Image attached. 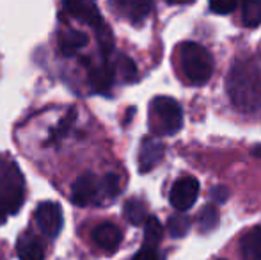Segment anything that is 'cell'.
Masks as SVG:
<instances>
[{
	"label": "cell",
	"mask_w": 261,
	"mask_h": 260,
	"mask_svg": "<svg viewBox=\"0 0 261 260\" xmlns=\"http://www.w3.org/2000/svg\"><path fill=\"white\" fill-rule=\"evenodd\" d=\"M226 89L240 112H261V59L238 61L227 75Z\"/></svg>",
	"instance_id": "cell-1"
},
{
	"label": "cell",
	"mask_w": 261,
	"mask_h": 260,
	"mask_svg": "<svg viewBox=\"0 0 261 260\" xmlns=\"http://www.w3.org/2000/svg\"><path fill=\"white\" fill-rule=\"evenodd\" d=\"M25 200V178L16 162L0 157V221L16 214Z\"/></svg>",
	"instance_id": "cell-2"
},
{
	"label": "cell",
	"mask_w": 261,
	"mask_h": 260,
	"mask_svg": "<svg viewBox=\"0 0 261 260\" xmlns=\"http://www.w3.org/2000/svg\"><path fill=\"white\" fill-rule=\"evenodd\" d=\"M62 6H64V11L69 16L91 25V27L96 31L103 57L109 59V56L114 50L112 32L107 29L103 18H101V14H100V9H98V6L94 4V0H62Z\"/></svg>",
	"instance_id": "cell-3"
},
{
	"label": "cell",
	"mask_w": 261,
	"mask_h": 260,
	"mask_svg": "<svg viewBox=\"0 0 261 260\" xmlns=\"http://www.w3.org/2000/svg\"><path fill=\"white\" fill-rule=\"evenodd\" d=\"M179 66L183 77L194 86L206 84L213 73V59L210 52L199 43L187 41L179 46Z\"/></svg>",
	"instance_id": "cell-4"
},
{
	"label": "cell",
	"mask_w": 261,
	"mask_h": 260,
	"mask_svg": "<svg viewBox=\"0 0 261 260\" xmlns=\"http://www.w3.org/2000/svg\"><path fill=\"white\" fill-rule=\"evenodd\" d=\"M183 125L179 104L171 97H156L149 105V127L156 135H172Z\"/></svg>",
	"instance_id": "cell-5"
},
{
	"label": "cell",
	"mask_w": 261,
	"mask_h": 260,
	"mask_svg": "<svg viewBox=\"0 0 261 260\" xmlns=\"http://www.w3.org/2000/svg\"><path fill=\"white\" fill-rule=\"evenodd\" d=\"M103 200H107L103 178H98L94 173H84L73 182L71 201L76 207L100 205Z\"/></svg>",
	"instance_id": "cell-6"
},
{
	"label": "cell",
	"mask_w": 261,
	"mask_h": 260,
	"mask_svg": "<svg viewBox=\"0 0 261 260\" xmlns=\"http://www.w3.org/2000/svg\"><path fill=\"white\" fill-rule=\"evenodd\" d=\"M34 219L38 228L41 230V233H45L50 239H55L61 233L62 225H64L62 208L55 201H43V203H39L34 212Z\"/></svg>",
	"instance_id": "cell-7"
},
{
	"label": "cell",
	"mask_w": 261,
	"mask_h": 260,
	"mask_svg": "<svg viewBox=\"0 0 261 260\" xmlns=\"http://www.w3.org/2000/svg\"><path fill=\"white\" fill-rule=\"evenodd\" d=\"M199 196V182L194 177H181L172 184L169 201L178 212H185L196 203Z\"/></svg>",
	"instance_id": "cell-8"
},
{
	"label": "cell",
	"mask_w": 261,
	"mask_h": 260,
	"mask_svg": "<svg viewBox=\"0 0 261 260\" xmlns=\"http://www.w3.org/2000/svg\"><path fill=\"white\" fill-rule=\"evenodd\" d=\"M80 63L87 66V75H89V82L93 86V89L101 94L109 93L110 87L114 86V79H116L112 63L109 59H105V57L98 64L91 63V59H80Z\"/></svg>",
	"instance_id": "cell-9"
},
{
	"label": "cell",
	"mask_w": 261,
	"mask_h": 260,
	"mask_svg": "<svg viewBox=\"0 0 261 260\" xmlns=\"http://www.w3.org/2000/svg\"><path fill=\"white\" fill-rule=\"evenodd\" d=\"M112 6L124 20L141 23L151 13L153 0H112Z\"/></svg>",
	"instance_id": "cell-10"
},
{
	"label": "cell",
	"mask_w": 261,
	"mask_h": 260,
	"mask_svg": "<svg viewBox=\"0 0 261 260\" xmlns=\"http://www.w3.org/2000/svg\"><path fill=\"white\" fill-rule=\"evenodd\" d=\"M93 241L101 251L114 253L119 248L121 241H123V232L114 223H100L93 230Z\"/></svg>",
	"instance_id": "cell-11"
},
{
	"label": "cell",
	"mask_w": 261,
	"mask_h": 260,
	"mask_svg": "<svg viewBox=\"0 0 261 260\" xmlns=\"http://www.w3.org/2000/svg\"><path fill=\"white\" fill-rule=\"evenodd\" d=\"M164 145L153 137L142 139L141 150H139V170L141 173H148L164 159Z\"/></svg>",
	"instance_id": "cell-12"
},
{
	"label": "cell",
	"mask_w": 261,
	"mask_h": 260,
	"mask_svg": "<svg viewBox=\"0 0 261 260\" xmlns=\"http://www.w3.org/2000/svg\"><path fill=\"white\" fill-rule=\"evenodd\" d=\"M87 43H89L87 34L79 29H62L59 32V50L66 57H73L84 46H87Z\"/></svg>",
	"instance_id": "cell-13"
},
{
	"label": "cell",
	"mask_w": 261,
	"mask_h": 260,
	"mask_svg": "<svg viewBox=\"0 0 261 260\" xmlns=\"http://www.w3.org/2000/svg\"><path fill=\"white\" fill-rule=\"evenodd\" d=\"M16 253L20 260H45V244L34 233H21L16 243Z\"/></svg>",
	"instance_id": "cell-14"
},
{
	"label": "cell",
	"mask_w": 261,
	"mask_h": 260,
	"mask_svg": "<svg viewBox=\"0 0 261 260\" xmlns=\"http://www.w3.org/2000/svg\"><path fill=\"white\" fill-rule=\"evenodd\" d=\"M242 260H261V225L247 230L240 239Z\"/></svg>",
	"instance_id": "cell-15"
},
{
	"label": "cell",
	"mask_w": 261,
	"mask_h": 260,
	"mask_svg": "<svg viewBox=\"0 0 261 260\" xmlns=\"http://www.w3.org/2000/svg\"><path fill=\"white\" fill-rule=\"evenodd\" d=\"M123 214H124V218H126V221L135 226L144 225V223L148 221V207H146L144 201L139 200V198H132V200H128L126 203H124Z\"/></svg>",
	"instance_id": "cell-16"
},
{
	"label": "cell",
	"mask_w": 261,
	"mask_h": 260,
	"mask_svg": "<svg viewBox=\"0 0 261 260\" xmlns=\"http://www.w3.org/2000/svg\"><path fill=\"white\" fill-rule=\"evenodd\" d=\"M76 122V109H69V112L64 116V118L61 120V122L57 123V125L54 127L52 130H50V135L48 139H46L45 146H50V145H57L59 141H62V139L68 135V132L73 129V125H75Z\"/></svg>",
	"instance_id": "cell-17"
},
{
	"label": "cell",
	"mask_w": 261,
	"mask_h": 260,
	"mask_svg": "<svg viewBox=\"0 0 261 260\" xmlns=\"http://www.w3.org/2000/svg\"><path fill=\"white\" fill-rule=\"evenodd\" d=\"M242 23L251 29L261 25V0H242Z\"/></svg>",
	"instance_id": "cell-18"
},
{
	"label": "cell",
	"mask_w": 261,
	"mask_h": 260,
	"mask_svg": "<svg viewBox=\"0 0 261 260\" xmlns=\"http://www.w3.org/2000/svg\"><path fill=\"white\" fill-rule=\"evenodd\" d=\"M112 66H114L116 75H119L124 82H132V80L137 79V68H135V63L130 57L119 54V56L116 57V61L112 63Z\"/></svg>",
	"instance_id": "cell-19"
},
{
	"label": "cell",
	"mask_w": 261,
	"mask_h": 260,
	"mask_svg": "<svg viewBox=\"0 0 261 260\" xmlns=\"http://www.w3.org/2000/svg\"><path fill=\"white\" fill-rule=\"evenodd\" d=\"M219 223V212L213 205H206L201 208V212L197 214V226L201 232H212Z\"/></svg>",
	"instance_id": "cell-20"
},
{
	"label": "cell",
	"mask_w": 261,
	"mask_h": 260,
	"mask_svg": "<svg viewBox=\"0 0 261 260\" xmlns=\"http://www.w3.org/2000/svg\"><path fill=\"white\" fill-rule=\"evenodd\" d=\"M162 241V225L156 218H148L144 223V246L156 248Z\"/></svg>",
	"instance_id": "cell-21"
},
{
	"label": "cell",
	"mask_w": 261,
	"mask_h": 260,
	"mask_svg": "<svg viewBox=\"0 0 261 260\" xmlns=\"http://www.w3.org/2000/svg\"><path fill=\"white\" fill-rule=\"evenodd\" d=\"M190 228V219L183 214H174L169 218L167 221V230L172 237H183L189 233Z\"/></svg>",
	"instance_id": "cell-22"
},
{
	"label": "cell",
	"mask_w": 261,
	"mask_h": 260,
	"mask_svg": "<svg viewBox=\"0 0 261 260\" xmlns=\"http://www.w3.org/2000/svg\"><path fill=\"white\" fill-rule=\"evenodd\" d=\"M103 187H105V195L107 200H112L121 193V180L116 173H107L103 177Z\"/></svg>",
	"instance_id": "cell-23"
},
{
	"label": "cell",
	"mask_w": 261,
	"mask_h": 260,
	"mask_svg": "<svg viewBox=\"0 0 261 260\" xmlns=\"http://www.w3.org/2000/svg\"><path fill=\"white\" fill-rule=\"evenodd\" d=\"M238 0H210V9L215 14H229L234 11Z\"/></svg>",
	"instance_id": "cell-24"
},
{
	"label": "cell",
	"mask_w": 261,
	"mask_h": 260,
	"mask_svg": "<svg viewBox=\"0 0 261 260\" xmlns=\"http://www.w3.org/2000/svg\"><path fill=\"white\" fill-rule=\"evenodd\" d=\"M132 260H162L160 253H158L156 248L153 246H142L137 253L134 255Z\"/></svg>",
	"instance_id": "cell-25"
},
{
	"label": "cell",
	"mask_w": 261,
	"mask_h": 260,
	"mask_svg": "<svg viewBox=\"0 0 261 260\" xmlns=\"http://www.w3.org/2000/svg\"><path fill=\"white\" fill-rule=\"evenodd\" d=\"M210 196H212L217 203H224V201L227 200V196H229V193H227V189L222 187V185H217V187H213L212 191H210Z\"/></svg>",
	"instance_id": "cell-26"
},
{
	"label": "cell",
	"mask_w": 261,
	"mask_h": 260,
	"mask_svg": "<svg viewBox=\"0 0 261 260\" xmlns=\"http://www.w3.org/2000/svg\"><path fill=\"white\" fill-rule=\"evenodd\" d=\"M169 4H192L194 0H167Z\"/></svg>",
	"instance_id": "cell-27"
},
{
	"label": "cell",
	"mask_w": 261,
	"mask_h": 260,
	"mask_svg": "<svg viewBox=\"0 0 261 260\" xmlns=\"http://www.w3.org/2000/svg\"><path fill=\"white\" fill-rule=\"evenodd\" d=\"M252 152L256 153V157H261V155H259V153H261V146H256V148L252 150Z\"/></svg>",
	"instance_id": "cell-28"
}]
</instances>
